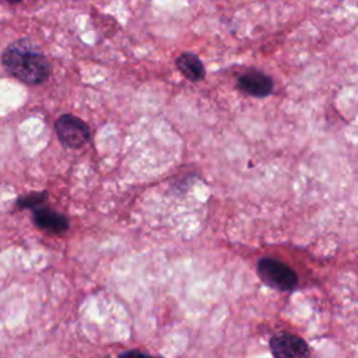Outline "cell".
<instances>
[{
  "instance_id": "obj_5",
  "label": "cell",
  "mask_w": 358,
  "mask_h": 358,
  "mask_svg": "<svg viewBox=\"0 0 358 358\" xmlns=\"http://www.w3.org/2000/svg\"><path fill=\"white\" fill-rule=\"evenodd\" d=\"M273 85L271 77L260 70H248L238 78L239 90L250 96H267L271 94Z\"/></svg>"
},
{
  "instance_id": "obj_2",
  "label": "cell",
  "mask_w": 358,
  "mask_h": 358,
  "mask_svg": "<svg viewBox=\"0 0 358 358\" xmlns=\"http://www.w3.org/2000/svg\"><path fill=\"white\" fill-rule=\"evenodd\" d=\"M257 273L264 284L277 291H292L298 285L296 273L274 257H262L257 262Z\"/></svg>"
},
{
  "instance_id": "obj_6",
  "label": "cell",
  "mask_w": 358,
  "mask_h": 358,
  "mask_svg": "<svg viewBox=\"0 0 358 358\" xmlns=\"http://www.w3.org/2000/svg\"><path fill=\"white\" fill-rule=\"evenodd\" d=\"M32 220L38 228L53 234H62L66 229H69V220L63 214L53 211L50 208L42 207L35 210Z\"/></svg>"
},
{
  "instance_id": "obj_3",
  "label": "cell",
  "mask_w": 358,
  "mask_h": 358,
  "mask_svg": "<svg viewBox=\"0 0 358 358\" xmlns=\"http://www.w3.org/2000/svg\"><path fill=\"white\" fill-rule=\"evenodd\" d=\"M55 130L60 143L69 148H80L90 140V129L87 123L70 113L57 117Z\"/></svg>"
},
{
  "instance_id": "obj_7",
  "label": "cell",
  "mask_w": 358,
  "mask_h": 358,
  "mask_svg": "<svg viewBox=\"0 0 358 358\" xmlns=\"http://www.w3.org/2000/svg\"><path fill=\"white\" fill-rule=\"evenodd\" d=\"M176 69L182 73L183 77H186L190 81H200L206 76V69L203 62L196 56L194 53L185 52L179 55L175 60Z\"/></svg>"
},
{
  "instance_id": "obj_4",
  "label": "cell",
  "mask_w": 358,
  "mask_h": 358,
  "mask_svg": "<svg viewBox=\"0 0 358 358\" xmlns=\"http://www.w3.org/2000/svg\"><path fill=\"white\" fill-rule=\"evenodd\" d=\"M274 358H309V347L303 338L288 331H280L270 340Z\"/></svg>"
},
{
  "instance_id": "obj_8",
  "label": "cell",
  "mask_w": 358,
  "mask_h": 358,
  "mask_svg": "<svg viewBox=\"0 0 358 358\" xmlns=\"http://www.w3.org/2000/svg\"><path fill=\"white\" fill-rule=\"evenodd\" d=\"M48 199V193L46 192H38V193H29L28 196L20 197L17 200V206L18 207H34L41 204L43 200Z\"/></svg>"
},
{
  "instance_id": "obj_1",
  "label": "cell",
  "mask_w": 358,
  "mask_h": 358,
  "mask_svg": "<svg viewBox=\"0 0 358 358\" xmlns=\"http://www.w3.org/2000/svg\"><path fill=\"white\" fill-rule=\"evenodd\" d=\"M1 63L8 74L29 85L46 81L50 74V63L46 56L36 43L25 38L14 41L4 49Z\"/></svg>"
},
{
  "instance_id": "obj_9",
  "label": "cell",
  "mask_w": 358,
  "mask_h": 358,
  "mask_svg": "<svg viewBox=\"0 0 358 358\" xmlns=\"http://www.w3.org/2000/svg\"><path fill=\"white\" fill-rule=\"evenodd\" d=\"M119 358H151V357L145 352L138 351V350H129V351L123 352Z\"/></svg>"
}]
</instances>
